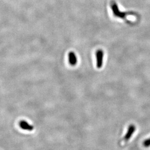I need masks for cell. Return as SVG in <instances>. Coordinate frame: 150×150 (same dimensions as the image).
I'll use <instances>...</instances> for the list:
<instances>
[{"label": "cell", "instance_id": "cell-1", "mask_svg": "<svg viewBox=\"0 0 150 150\" xmlns=\"http://www.w3.org/2000/svg\"><path fill=\"white\" fill-rule=\"evenodd\" d=\"M103 52L102 50H98L96 52V66L98 69H101L103 65Z\"/></svg>", "mask_w": 150, "mask_h": 150}, {"label": "cell", "instance_id": "cell-4", "mask_svg": "<svg viewBox=\"0 0 150 150\" xmlns=\"http://www.w3.org/2000/svg\"><path fill=\"white\" fill-rule=\"evenodd\" d=\"M111 7H112V9L113 12L114 13V15H115L118 17H121V18H123L125 17V13H122L120 11L118 10V7L117 5L115 3L112 2L111 4Z\"/></svg>", "mask_w": 150, "mask_h": 150}, {"label": "cell", "instance_id": "cell-3", "mask_svg": "<svg viewBox=\"0 0 150 150\" xmlns=\"http://www.w3.org/2000/svg\"><path fill=\"white\" fill-rule=\"evenodd\" d=\"M136 130V127L134 125H130L129 126V128L127 129V131L125 136L124 139L126 141H128L130 139V138L132 137V136L134 134Z\"/></svg>", "mask_w": 150, "mask_h": 150}, {"label": "cell", "instance_id": "cell-2", "mask_svg": "<svg viewBox=\"0 0 150 150\" xmlns=\"http://www.w3.org/2000/svg\"><path fill=\"white\" fill-rule=\"evenodd\" d=\"M19 126L21 129L24 130H26V131H32L34 127L33 126L29 124L27 122V121H25V120H21L19 122Z\"/></svg>", "mask_w": 150, "mask_h": 150}, {"label": "cell", "instance_id": "cell-5", "mask_svg": "<svg viewBox=\"0 0 150 150\" xmlns=\"http://www.w3.org/2000/svg\"><path fill=\"white\" fill-rule=\"evenodd\" d=\"M69 61L70 64L74 66L77 63V59L74 52H70L69 54Z\"/></svg>", "mask_w": 150, "mask_h": 150}, {"label": "cell", "instance_id": "cell-6", "mask_svg": "<svg viewBox=\"0 0 150 150\" xmlns=\"http://www.w3.org/2000/svg\"><path fill=\"white\" fill-rule=\"evenodd\" d=\"M143 145L145 147H148L150 146V138L145 139L143 142Z\"/></svg>", "mask_w": 150, "mask_h": 150}]
</instances>
